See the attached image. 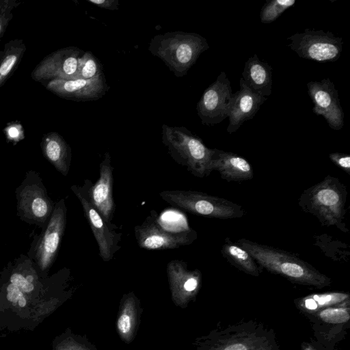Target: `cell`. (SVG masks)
<instances>
[{
	"label": "cell",
	"mask_w": 350,
	"mask_h": 350,
	"mask_svg": "<svg viewBox=\"0 0 350 350\" xmlns=\"http://www.w3.org/2000/svg\"><path fill=\"white\" fill-rule=\"evenodd\" d=\"M237 244L246 250L260 267L292 282L317 288L331 284L329 278L287 252L245 239H239Z\"/></svg>",
	"instance_id": "1"
},
{
	"label": "cell",
	"mask_w": 350,
	"mask_h": 350,
	"mask_svg": "<svg viewBox=\"0 0 350 350\" xmlns=\"http://www.w3.org/2000/svg\"><path fill=\"white\" fill-rule=\"evenodd\" d=\"M209 46L200 34L180 31L154 36L149 43L152 55L161 59L177 77L187 75L200 55Z\"/></svg>",
	"instance_id": "2"
},
{
	"label": "cell",
	"mask_w": 350,
	"mask_h": 350,
	"mask_svg": "<svg viewBox=\"0 0 350 350\" xmlns=\"http://www.w3.org/2000/svg\"><path fill=\"white\" fill-rule=\"evenodd\" d=\"M347 191L339 179L327 176L322 181L304 190L299 205L314 215L322 225L335 226L343 232H348L344 223Z\"/></svg>",
	"instance_id": "3"
},
{
	"label": "cell",
	"mask_w": 350,
	"mask_h": 350,
	"mask_svg": "<svg viewBox=\"0 0 350 350\" xmlns=\"http://www.w3.org/2000/svg\"><path fill=\"white\" fill-rule=\"evenodd\" d=\"M161 141L178 163L185 166L193 176L204 178L210 174V163L214 149L184 126L163 124Z\"/></svg>",
	"instance_id": "4"
},
{
	"label": "cell",
	"mask_w": 350,
	"mask_h": 350,
	"mask_svg": "<svg viewBox=\"0 0 350 350\" xmlns=\"http://www.w3.org/2000/svg\"><path fill=\"white\" fill-rule=\"evenodd\" d=\"M17 216L28 224L42 229L48 224L55 204L47 193L40 174L29 170L15 189Z\"/></svg>",
	"instance_id": "5"
},
{
	"label": "cell",
	"mask_w": 350,
	"mask_h": 350,
	"mask_svg": "<svg viewBox=\"0 0 350 350\" xmlns=\"http://www.w3.org/2000/svg\"><path fill=\"white\" fill-rule=\"evenodd\" d=\"M66 221L67 208L62 198L55 204L47 225L33 237L27 256L36 264L41 277L47 275L57 258Z\"/></svg>",
	"instance_id": "6"
},
{
	"label": "cell",
	"mask_w": 350,
	"mask_h": 350,
	"mask_svg": "<svg viewBox=\"0 0 350 350\" xmlns=\"http://www.w3.org/2000/svg\"><path fill=\"white\" fill-rule=\"evenodd\" d=\"M159 196L172 206L206 217L232 219L241 217L245 213L238 204L196 191L165 190Z\"/></svg>",
	"instance_id": "7"
},
{
	"label": "cell",
	"mask_w": 350,
	"mask_h": 350,
	"mask_svg": "<svg viewBox=\"0 0 350 350\" xmlns=\"http://www.w3.org/2000/svg\"><path fill=\"white\" fill-rule=\"evenodd\" d=\"M91 183L90 180L86 179L83 185H74L70 189L81 204L84 216L98 243L100 257L103 261L108 262L120 250L122 234L117 231L118 228L116 225L107 222L92 204L88 191Z\"/></svg>",
	"instance_id": "8"
},
{
	"label": "cell",
	"mask_w": 350,
	"mask_h": 350,
	"mask_svg": "<svg viewBox=\"0 0 350 350\" xmlns=\"http://www.w3.org/2000/svg\"><path fill=\"white\" fill-rule=\"evenodd\" d=\"M207 344L206 350H280L273 334L249 323L217 332Z\"/></svg>",
	"instance_id": "9"
},
{
	"label": "cell",
	"mask_w": 350,
	"mask_h": 350,
	"mask_svg": "<svg viewBox=\"0 0 350 350\" xmlns=\"http://www.w3.org/2000/svg\"><path fill=\"white\" fill-rule=\"evenodd\" d=\"M288 46L300 57L318 62H335L342 50V39L332 32L305 29L287 38Z\"/></svg>",
	"instance_id": "10"
},
{
	"label": "cell",
	"mask_w": 350,
	"mask_h": 350,
	"mask_svg": "<svg viewBox=\"0 0 350 350\" xmlns=\"http://www.w3.org/2000/svg\"><path fill=\"white\" fill-rule=\"evenodd\" d=\"M83 53L76 46L57 49L46 55L36 65L31 72V79L42 85L54 79H75L79 60Z\"/></svg>",
	"instance_id": "11"
},
{
	"label": "cell",
	"mask_w": 350,
	"mask_h": 350,
	"mask_svg": "<svg viewBox=\"0 0 350 350\" xmlns=\"http://www.w3.org/2000/svg\"><path fill=\"white\" fill-rule=\"evenodd\" d=\"M233 93L224 71L204 92L197 104V112L202 123L211 126L218 124L228 116Z\"/></svg>",
	"instance_id": "12"
},
{
	"label": "cell",
	"mask_w": 350,
	"mask_h": 350,
	"mask_svg": "<svg viewBox=\"0 0 350 350\" xmlns=\"http://www.w3.org/2000/svg\"><path fill=\"white\" fill-rule=\"evenodd\" d=\"M138 245L148 250L177 249L192 243L197 238L193 229L187 231L167 230L152 217L134 228Z\"/></svg>",
	"instance_id": "13"
},
{
	"label": "cell",
	"mask_w": 350,
	"mask_h": 350,
	"mask_svg": "<svg viewBox=\"0 0 350 350\" xmlns=\"http://www.w3.org/2000/svg\"><path fill=\"white\" fill-rule=\"evenodd\" d=\"M307 88L314 104L313 112L324 117L331 129L340 130L344 126V113L334 83L327 78L321 81H310Z\"/></svg>",
	"instance_id": "14"
},
{
	"label": "cell",
	"mask_w": 350,
	"mask_h": 350,
	"mask_svg": "<svg viewBox=\"0 0 350 350\" xmlns=\"http://www.w3.org/2000/svg\"><path fill=\"white\" fill-rule=\"evenodd\" d=\"M44 85L47 90L56 96L75 101L98 100L109 88L104 75L90 79H54Z\"/></svg>",
	"instance_id": "15"
},
{
	"label": "cell",
	"mask_w": 350,
	"mask_h": 350,
	"mask_svg": "<svg viewBox=\"0 0 350 350\" xmlns=\"http://www.w3.org/2000/svg\"><path fill=\"white\" fill-rule=\"evenodd\" d=\"M349 300L337 306L325 308L316 312L305 314L312 323L318 341L325 345L339 338L345 333V325L350 319Z\"/></svg>",
	"instance_id": "16"
},
{
	"label": "cell",
	"mask_w": 350,
	"mask_h": 350,
	"mask_svg": "<svg viewBox=\"0 0 350 350\" xmlns=\"http://www.w3.org/2000/svg\"><path fill=\"white\" fill-rule=\"evenodd\" d=\"M113 172L111 156L109 152H105L100 163L99 178L94 184L90 183L88 191L92 204L109 223L111 222L116 207L113 195Z\"/></svg>",
	"instance_id": "17"
},
{
	"label": "cell",
	"mask_w": 350,
	"mask_h": 350,
	"mask_svg": "<svg viewBox=\"0 0 350 350\" xmlns=\"http://www.w3.org/2000/svg\"><path fill=\"white\" fill-rule=\"evenodd\" d=\"M267 99L251 90L241 78L240 89L233 94L229 107L227 132L237 131L244 122L252 119Z\"/></svg>",
	"instance_id": "18"
},
{
	"label": "cell",
	"mask_w": 350,
	"mask_h": 350,
	"mask_svg": "<svg viewBox=\"0 0 350 350\" xmlns=\"http://www.w3.org/2000/svg\"><path fill=\"white\" fill-rule=\"evenodd\" d=\"M167 273L174 299L189 301L198 292L202 281L201 272L198 269L189 270L185 261H170L167 265Z\"/></svg>",
	"instance_id": "19"
},
{
	"label": "cell",
	"mask_w": 350,
	"mask_h": 350,
	"mask_svg": "<svg viewBox=\"0 0 350 350\" xmlns=\"http://www.w3.org/2000/svg\"><path fill=\"white\" fill-rule=\"evenodd\" d=\"M1 273L5 282L15 285L25 295H30L34 293L38 287H42L40 281L41 275L38 267L24 254L10 261Z\"/></svg>",
	"instance_id": "20"
},
{
	"label": "cell",
	"mask_w": 350,
	"mask_h": 350,
	"mask_svg": "<svg viewBox=\"0 0 350 350\" xmlns=\"http://www.w3.org/2000/svg\"><path fill=\"white\" fill-rule=\"evenodd\" d=\"M210 170H217L221 178L227 181L250 180L254 172L249 162L242 157L229 152L214 149L210 163Z\"/></svg>",
	"instance_id": "21"
},
{
	"label": "cell",
	"mask_w": 350,
	"mask_h": 350,
	"mask_svg": "<svg viewBox=\"0 0 350 350\" xmlns=\"http://www.w3.org/2000/svg\"><path fill=\"white\" fill-rule=\"evenodd\" d=\"M40 148L43 157L63 176L69 172L72 152L64 138L56 131L43 135Z\"/></svg>",
	"instance_id": "22"
},
{
	"label": "cell",
	"mask_w": 350,
	"mask_h": 350,
	"mask_svg": "<svg viewBox=\"0 0 350 350\" xmlns=\"http://www.w3.org/2000/svg\"><path fill=\"white\" fill-rule=\"evenodd\" d=\"M242 77L246 85L254 93L266 98L271 94L272 68L260 60L256 54L245 62Z\"/></svg>",
	"instance_id": "23"
},
{
	"label": "cell",
	"mask_w": 350,
	"mask_h": 350,
	"mask_svg": "<svg viewBox=\"0 0 350 350\" xmlns=\"http://www.w3.org/2000/svg\"><path fill=\"white\" fill-rule=\"evenodd\" d=\"M139 304L133 293L124 295L121 301L116 326L118 334L126 342L134 338L139 323Z\"/></svg>",
	"instance_id": "24"
},
{
	"label": "cell",
	"mask_w": 350,
	"mask_h": 350,
	"mask_svg": "<svg viewBox=\"0 0 350 350\" xmlns=\"http://www.w3.org/2000/svg\"><path fill=\"white\" fill-rule=\"evenodd\" d=\"M27 50L23 39L15 38L4 44L0 51V88L13 75Z\"/></svg>",
	"instance_id": "25"
},
{
	"label": "cell",
	"mask_w": 350,
	"mask_h": 350,
	"mask_svg": "<svg viewBox=\"0 0 350 350\" xmlns=\"http://www.w3.org/2000/svg\"><path fill=\"white\" fill-rule=\"evenodd\" d=\"M349 300L348 293L334 291L308 295L295 299V303L302 313L308 314Z\"/></svg>",
	"instance_id": "26"
},
{
	"label": "cell",
	"mask_w": 350,
	"mask_h": 350,
	"mask_svg": "<svg viewBox=\"0 0 350 350\" xmlns=\"http://www.w3.org/2000/svg\"><path fill=\"white\" fill-rule=\"evenodd\" d=\"M223 256L240 271L253 276H258L259 269L252 256L244 249L228 239L221 247Z\"/></svg>",
	"instance_id": "27"
},
{
	"label": "cell",
	"mask_w": 350,
	"mask_h": 350,
	"mask_svg": "<svg viewBox=\"0 0 350 350\" xmlns=\"http://www.w3.org/2000/svg\"><path fill=\"white\" fill-rule=\"evenodd\" d=\"M103 66L90 51L84 52L79 60L76 79H90L103 75Z\"/></svg>",
	"instance_id": "28"
},
{
	"label": "cell",
	"mask_w": 350,
	"mask_h": 350,
	"mask_svg": "<svg viewBox=\"0 0 350 350\" xmlns=\"http://www.w3.org/2000/svg\"><path fill=\"white\" fill-rule=\"evenodd\" d=\"M295 0H271L267 1L260 11V21L262 23L275 21L286 10L295 3Z\"/></svg>",
	"instance_id": "29"
},
{
	"label": "cell",
	"mask_w": 350,
	"mask_h": 350,
	"mask_svg": "<svg viewBox=\"0 0 350 350\" xmlns=\"http://www.w3.org/2000/svg\"><path fill=\"white\" fill-rule=\"evenodd\" d=\"M21 3L18 0H0V40L13 18V10Z\"/></svg>",
	"instance_id": "30"
},
{
	"label": "cell",
	"mask_w": 350,
	"mask_h": 350,
	"mask_svg": "<svg viewBox=\"0 0 350 350\" xmlns=\"http://www.w3.org/2000/svg\"><path fill=\"white\" fill-rule=\"evenodd\" d=\"M3 290L7 299L14 305L23 307L27 304L26 295L15 285L5 282Z\"/></svg>",
	"instance_id": "31"
},
{
	"label": "cell",
	"mask_w": 350,
	"mask_h": 350,
	"mask_svg": "<svg viewBox=\"0 0 350 350\" xmlns=\"http://www.w3.org/2000/svg\"><path fill=\"white\" fill-rule=\"evenodd\" d=\"M3 131L7 139L14 144L24 138L23 126L16 122H10Z\"/></svg>",
	"instance_id": "32"
},
{
	"label": "cell",
	"mask_w": 350,
	"mask_h": 350,
	"mask_svg": "<svg viewBox=\"0 0 350 350\" xmlns=\"http://www.w3.org/2000/svg\"><path fill=\"white\" fill-rule=\"evenodd\" d=\"M330 160L348 174L350 173V156L344 153L334 152L329 154Z\"/></svg>",
	"instance_id": "33"
},
{
	"label": "cell",
	"mask_w": 350,
	"mask_h": 350,
	"mask_svg": "<svg viewBox=\"0 0 350 350\" xmlns=\"http://www.w3.org/2000/svg\"><path fill=\"white\" fill-rule=\"evenodd\" d=\"M96 6L110 11H117L119 9L118 0H87Z\"/></svg>",
	"instance_id": "34"
},
{
	"label": "cell",
	"mask_w": 350,
	"mask_h": 350,
	"mask_svg": "<svg viewBox=\"0 0 350 350\" xmlns=\"http://www.w3.org/2000/svg\"><path fill=\"white\" fill-rule=\"evenodd\" d=\"M55 350H90L84 345L76 342L72 339H67L63 340L59 344Z\"/></svg>",
	"instance_id": "35"
},
{
	"label": "cell",
	"mask_w": 350,
	"mask_h": 350,
	"mask_svg": "<svg viewBox=\"0 0 350 350\" xmlns=\"http://www.w3.org/2000/svg\"><path fill=\"white\" fill-rule=\"evenodd\" d=\"M302 350H329L325 345L320 342L312 341L311 342H306V345H302ZM332 350V349H331Z\"/></svg>",
	"instance_id": "36"
}]
</instances>
